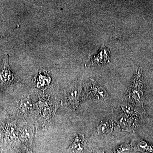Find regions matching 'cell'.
<instances>
[{
	"instance_id": "obj_1",
	"label": "cell",
	"mask_w": 153,
	"mask_h": 153,
	"mask_svg": "<svg viewBox=\"0 0 153 153\" xmlns=\"http://www.w3.org/2000/svg\"><path fill=\"white\" fill-rule=\"evenodd\" d=\"M81 95V83L77 82L65 90L62 102L64 105L76 109L79 107Z\"/></svg>"
},
{
	"instance_id": "obj_2",
	"label": "cell",
	"mask_w": 153,
	"mask_h": 153,
	"mask_svg": "<svg viewBox=\"0 0 153 153\" xmlns=\"http://www.w3.org/2000/svg\"><path fill=\"white\" fill-rule=\"evenodd\" d=\"M2 67L0 70V87H7L13 85L16 76L9 65V56L6 54L3 60Z\"/></svg>"
},
{
	"instance_id": "obj_3",
	"label": "cell",
	"mask_w": 153,
	"mask_h": 153,
	"mask_svg": "<svg viewBox=\"0 0 153 153\" xmlns=\"http://www.w3.org/2000/svg\"><path fill=\"white\" fill-rule=\"evenodd\" d=\"M111 49L107 48L104 45H102L97 54L89 56L90 62L86 66V67L95 65H103L110 62V54Z\"/></svg>"
},
{
	"instance_id": "obj_4",
	"label": "cell",
	"mask_w": 153,
	"mask_h": 153,
	"mask_svg": "<svg viewBox=\"0 0 153 153\" xmlns=\"http://www.w3.org/2000/svg\"><path fill=\"white\" fill-rule=\"evenodd\" d=\"M89 89L88 91V96L94 97L99 100H103L107 96L106 91L97 83L94 79H91Z\"/></svg>"
},
{
	"instance_id": "obj_5",
	"label": "cell",
	"mask_w": 153,
	"mask_h": 153,
	"mask_svg": "<svg viewBox=\"0 0 153 153\" xmlns=\"http://www.w3.org/2000/svg\"><path fill=\"white\" fill-rule=\"evenodd\" d=\"M86 143L84 135L77 134L73 137L69 149L75 153H83Z\"/></svg>"
},
{
	"instance_id": "obj_6",
	"label": "cell",
	"mask_w": 153,
	"mask_h": 153,
	"mask_svg": "<svg viewBox=\"0 0 153 153\" xmlns=\"http://www.w3.org/2000/svg\"><path fill=\"white\" fill-rule=\"evenodd\" d=\"M114 123L111 120H107L102 122L97 128V131L98 133L105 134L111 132L114 128Z\"/></svg>"
},
{
	"instance_id": "obj_7",
	"label": "cell",
	"mask_w": 153,
	"mask_h": 153,
	"mask_svg": "<svg viewBox=\"0 0 153 153\" xmlns=\"http://www.w3.org/2000/svg\"><path fill=\"white\" fill-rule=\"evenodd\" d=\"M34 107L32 100L29 96L27 98L22 100L20 102L19 108L20 111L23 113H28L30 112Z\"/></svg>"
},
{
	"instance_id": "obj_8",
	"label": "cell",
	"mask_w": 153,
	"mask_h": 153,
	"mask_svg": "<svg viewBox=\"0 0 153 153\" xmlns=\"http://www.w3.org/2000/svg\"><path fill=\"white\" fill-rule=\"evenodd\" d=\"M22 137L24 141L29 146L31 144L33 137V131L31 127L26 126L23 128L22 130Z\"/></svg>"
},
{
	"instance_id": "obj_9",
	"label": "cell",
	"mask_w": 153,
	"mask_h": 153,
	"mask_svg": "<svg viewBox=\"0 0 153 153\" xmlns=\"http://www.w3.org/2000/svg\"><path fill=\"white\" fill-rule=\"evenodd\" d=\"M137 149L143 152L153 153V146L144 141H141L137 145Z\"/></svg>"
},
{
	"instance_id": "obj_10",
	"label": "cell",
	"mask_w": 153,
	"mask_h": 153,
	"mask_svg": "<svg viewBox=\"0 0 153 153\" xmlns=\"http://www.w3.org/2000/svg\"><path fill=\"white\" fill-rule=\"evenodd\" d=\"M130 150V146L126 144L121 146L114 152L113 153H128Z\"/></svg>"
},
{
	"instance_id": "obj_11",
	"label": "cell",
	"mask_w": 153,
	"mask_h": 153,
	"mask_svg": "<svg viewBox=\"0 0 153 153\" xmlns=\"http://www.w3.org/2000/svg\"><path fill=\"white\" fill-rule=\"evenodd\" d=\"M93 153H104V152H100L99 151H93Z\"/></svg>"
},
{
	"instance_id": "obj_12",
	"label": "cell",
	"mask_w": 153,
	"mask_h": 153,
	"mask_svg": "<svg viewBox=\"0 0 153 153\" xmlns=\"http://www.w3.org/2000/svg\"><path fill=\"white\" fill-rule=\"evenodd\" d=\"M1 108H0V114L1 113Z\"/></svg>"
}]
</instances>
